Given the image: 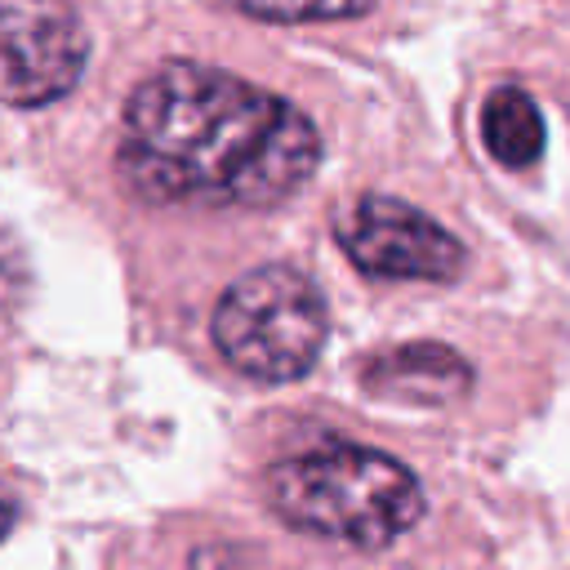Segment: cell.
Segmentation results:
<instances>
[{
	"instance_id": "6da1fadb",
	"label": "cell",
	"mask_w": 570,
	"mask_h": 570,
	"mask_svg": "<svg viewBox=\"0 0 570 570\" xmlns=\"http://www.w3.org/2000/svg\"><path fill=\"white\" fill-rule=\"evenodd\" d=\"M316 169L312 116L223 67L165 62L125 102L116 174L138 200L276 209Z\"/></svg>"
},
{
	"instance_id": "7a4b0ae2",
	"label": "cell",
	"mask_w": 570,
	"mask_h": 570,
	"mask_svg": "<svg viewBox=\"0 0 570 570\" xmlns=\"http://www.w3.org/2000/svg\"><path fill=\"white\" fill-rule=\"evenodd\" d=\"M263 494L289 530L361 552L392 548L428 508L419 476L401 459L356 441H325L276 459Z\"/></svg>"
},
{
	"instance_id": "3957f363",
	"label": "cell",
	"mask_w": 570,
	"mask_h": 570,
	"mask_svg": "<svg viewBox=\"0 0 570 570\" xmlns=\"http://www.w3.org/2000/svg\"><path fill=\"white\" fill-rule=\"evenodd\" d=\"M325 294L289 263H263L236 276L209 316L218 356L258 383L303 379L325 347Z\"/></svg>"
},
{
	"instance_id": "277c9868",
	"label": "cell",
	"mask_w": 570,
	"mask_h": 570,
	"mask_svg": "<svg viewBox=\"0 0 570 570\" xmlns=\"http://www.w3.org/2000/svg\"><path fill=\"white\" fill-rule=\"evenodd\" d=\"M334 240L365 276L383 281H459L468 267V249L436 218L383 191L356 196L338 214Z\"/></svg>"
},
{
	"instance_id": "5b68a950",
	"label": "cell",
	"mask_w": 570,
	"mask_h": 570,
	"mask_svg": "<svg viewBox=\"0 0 570 570\" xmlns=\"http://www.w3.org/2000/svg\"><path fill=\"white\" fill-rule=\"evenodd\" d=\"M89 36L71 0H0V102L45 107L76 89Z\"/></svg>"
},
{
	"instance_id": "8992f818",
	"label": "cell",
	"mask_w": 570,
	"mask_h": 570,
	"mask_svg": "<svg viewBox=\"0 0 570 570\" xmlns=\"http://www.w3.org/2000/svg\"><path fill=\"white\" fill-rule=\"evenodd\" d=\"M361 379L370 392L410 405H454L472 392V365L436 338H414L370 356Z\"/></svg>"
},
{
	"instance_id": "52a82bcc",
	"label": "cell",
	"mask_w": 570,
	"mask_h": 570,
	"mask_svg": "<svg viewBox=\"0 0 570 570\" xmlns=\"http://www.w3.org/2000/svg\"><path fill=\"white\" fill-rule=\"evenodd\" d=\"M481 142L508 169H530L543 156V116L521 85H499L485 94Z\"/></svg>"
},
{
	"instance_id": "ba28073f",
	"label": "cell",
	"mask_w": 570,
	"mask_h": 570,
	"mask_svg": "<svg viewBox=\"0 0 570 570\" xmlns=\"http://www.w3.org/2000/svg\"><path fill=\"white\" fill-rule=\"evenodd\" d=\"M258 22H347L374 9V0H227Z\"/></svg>"
},
{
	"instance_id": "9c48e42d",
	"label": "cell",
	"mask_w": 570,
	"mask_h": 570,
	"mask_svg": "<svg viewBox=\"0 0 570 570\" xmlns=\"http://www.w3.org/2000/svg\"><path fill=\"white\" fill-rule=\"evenodd\" d=\"M13 521H18V499H13V490L0 481V539L13 530Z\"/></svg>"
}]
</instances>
